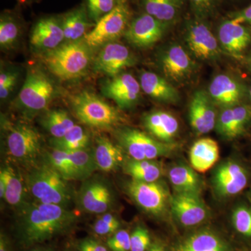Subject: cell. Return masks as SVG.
<instances>
[{
    "instance_id": "1",
    "label": "cell",
    "mask_w": 251,
    "mask_h": 251,
    "mask_svg": "<svg viewBox=\"0 0 251 251\" xmlns=\"http://www.w3.org/2000/svg\"><path fill=\"white\" fill-rule=\"evenodd\" d=\"M16 234L22 247L31 248L70 232L77 216L65 206L25 202L18 208Z\"/></svg>"
},
{
    "instance_id": "2",
    "label": "cell",
    "mask_w": 251,
    "mask_h": 251,
    "mask_svg": "<svg viewBox=\"0 0 251 251\" xmlns=\"http://www.w3.org/2000/svg\"><path fill=\"white\" fill-rule=\"evenodd\" d=\"M91 49L83 40L67 41L55 49L46 51L41 60L57 78L74 80L83 75L90 67Z\"/></svg>"
},
{
    "instance_id": "3",
    "label": "cell",
    "mask_w": 251,
    "mask_h": 251,
    "mask_svg": "<svg viewBox=\"0 0 251 251\" xmlns=\"http://www.w3.org/2000/svg\"><path fill=\"white\" fill-rule=\"evenodd\" d=\"M68 181L45 163L33 168L26 176L25 183L34 202L68 207L73 198L72 189Z\"/></svg>"
},
{
    "instance_id": "4",
    "label": "cell",
    "mask_w": 251,
    "mask_h": 251,
    "mask_svg": "<svg viewBox=\"0 0 251 251\" xmlns=\"http://www.w3.org/2000/svg\"><path fill=\"white\" fill-rule=\"evenodd\" d=\"M75 116L84 125L92 128L109 129L120 125V112L92 92H82L72 99Z\"/></svg>"
},
{
    "instance_id": "5",
    "label": "cell",
    "mask_w": 251,
    "mask_h": 251,
    "mask_svg": "<svg viewBox=\"0 0 251 251\" xmlns=\"http://www.w3.org/2000/svg\"><path fill=\"white\" fill-rule=\"evenodd\" d=\"M8 153L14 159L25 165H32L42 150V136L32 126L25 123L6 126Z\"/></svg>"
},
{
    "instance_id": "6",
    "label": "cell",
    "mask_w": 251,
    "mask_h": 251,
    "mask_svg": "<svg viewBox=\"0 0 251 251\" xmlns=\"http://www.w3.org/2000/svg\"><path fill=\"white\" fill-rule=\"evenodd\" d=\"M117 141L122 150L135 160H155L166 156L175 150L172 143L154 139L141 130L133 128H120L116 132Z\"/></svg>"
},
{
    "instance_id": "7",
    "label": "cell",
    "mask_w": 251,
    "mask_h": 251,
    "mask_svg": "<svg viewBox=\"0 0 251 251\" xmlns=\"http://www.w3.org/2000/svg\"><path fill=\"white\" fill-rule=\"evenodd\" d=\"M130 16L129 9L126 3H119L115 9L97 21L82 40L91 49L114 42L125 34L130 24Z\"/></svg>"
},
{
    "instance_id": "8",
    "label": "cell",
    "mask_w": 251,
    "mask_h": 251,
    "mask_svg": "<svg viewBox=\"0 0 251 251\" xmlns=\"http://www.w3.org/2000/svg\"><path fill=\"white\" fill-rule=\"evenodd\" d=\"M55 94V87L47 75L39 70L28 72L19 95L18 101L29 112L45 110Z\"/></svg>"
},
{
    "instance_id": "9",
    "label": "cell",
    "mask_w": 251,
    "mask_h": 251,
    "mask_svg": "<svg viewBox=\"0 0 251 251\" xmlns=\"http://www.w3.org/2000/svg\"><path fill=\"white\" fill-rule=\"evenodd\" d=\"M126 191L142 209L153 216L163 215L170 205L171 196L168 188L158 181L143 182L132 179L126 184Z\"/></svg>"
},
{
    "instance_id": "10",
    "label": "cell",
    "mask_w": 251,
    "mask_h": 251,
    "mask_svg": "<svg viewBox=\"0 0 251 251\" xmlns=\"http://www.w3.org/2000/svg\"><path fill=\"white\" fill-rule=\"evenodd\" d=\"M249 179L250 172L247 166L238 160L231 159L216 168L213 186L220 198L233 197L247 187Z\"/></svg>"
},
{
    "instance_id": "11",
    "label": "cell",
    "mask_w": 251,
    "mask_h": 251,
    "mask_svg": "<svg viewBox=\"0 0 251 251\" xmlns=\"http://www.w3.org/2000/svg\"><path fill=\"white\" fill-rule=\"evenodd\" d=\"M160 69L165 78L172 84H182L191 78L196 69V63L183 46L170 44L158 58Z\"/></svg>"
},
{
    "instance_id": "12",
    "label": "cell",
    "mask_w": 251,
    "mask_h": 251,
    "mask_svg": "<svg viewBox=\"0 0 251 251\" xmlns=\"http://www.w3.org/2000/svg\"><path fill=\"white\" fill-rule=\"evenodd\" d=\"M168 25L146 13L130 23L125 36L135 47L146 49L161 40Z\"/></svg>"
},
{
    "instance_id": "13",
    "label": "cell",
    "mask_w": 251,
    "mask_h": 251,
    "mask_svg": "<svg viewBox=\"0 0 251 251\" xmlns=\"http://www.w3.org/2000/svg\"><path fill=\"white\" fill-rule=\"evenodd\" d=\"M135 59L128 48L116 42L103 46L94 60V69L108 76L114 77L127 68L133 67Z\"/></svg>"
},
{
    "instance_id": "14",
    "label": "cell",
    "mask_w": 251,
    "mask_h": 251,
    "mask_svg": "<svg viewBox=\"0 0 251 251\" xmlns=\"http://www.w3.org/2000/svg\"><path fill=\"white\" fill-rule=\"evenodd\" d=\"M251 126V105L241 103L223 108L215 128L221 136L233 140L245 135Z\"/></svg>"
},
{
    "instance_id": "15",
    "label": "cell",
    "mask_w": 251,
    "mask_h": 251,
    "mask_svg": "<svg viewBox=\"0 0 251 251\" xmlns=\"http://www.w3.org/2000/svg\"><path fill=\"white\" fill-rule=\"evenodd\" d=\"M186 44L191 53L202 60H215L221 54L219 43L207 25L201 21L188 25Z\"/></svg>"
},
{
    "instance_id": "16",
    "label": "cell",
    "mask_w": 251,
    "mask_h": 251,
    "mask_svg": "<svg viewBox=\"0 0 251 251\" xmlns=\"http://www.w3.org/2000/svg\"><path fill=\"white\" fill-rule=\"evenodd\" d=\"M172 212L180 224L185 227H193L205 221L207 207L201 196L175 193L170 201Z\"/></svg>"
},
{
    "instance_id": "17",
    "label": "cell",
    "mask_w": 251,
    "mask_h": 251,
    "mask_svg": "<svg viewBox=\"0 0 251 251\" xmlns=\"http://www.w3.org/2000/svg\"><path fill=\"white\" fill-rule=\"evenodd\" d=\"M215 103L203 90L193 94L189 105L190 125L197 135L206 134L215 128L217 121Z\"/></svg>"
},
{
    "instance_id": "18",
    "label": "cell",
    "mask_w": 251,
    "mask_h": 251,
    "mask_svg": "<svg viewBox=\"0 0 251 251\" xmlns=\"http://www.w3.org/2000/svg\"><path fill=\"white\" fill-rule=\"evenodd\" d=\"M79 207L90 214H103L111 207L112 194L108 185L99 179L86 181L77 198Z\"/></svg>"
},
{
    "instance_id": "19",
    "label": "cell",
    "mask_w": 251,
    "mask_h": 251,
    "mask_svg": "<svg viewBox=\"0 0 251 251\" xmlns=\"http://www.w3.org/2000/svg\"><path fill=\"white\" fill-rule=\"evenodd\" d=\"M141 86L131 74H122L104 84V96L113 100L120 108H131L139 100Z\"/></svg>"
},
{
    "instance_id": "20",
    "label": "cell",
    "mask_w": 251,
    "mask_h": 251,
    "mask_svg": "<svg viewBox=\"0 0 251 251\" xmlns=\"http://www.w3.org/2000/svg\"><path fill=\"white\" fill-rule=\"evenodd\" d=\"M247 94L245 87L237 79L227 74H219L209 85V94L215 105L223 108L241 104Z\"/></svg>"
},
{
    "instance_id": "21",
    "label": "cell",
    "mask_w": 251,
    "mask_h": 251,
    "mask_svg": "<svg viewBox=\"0 0 251 251\" xmlns=\"http://www.w3.org/2000/svg\"><path fill=\"white\" fill-rule=\"evenodd\" d=\"M65 39L62 22L57 18H42L31 31L30 44L36 49L50 50L58 47Z\"/></svg>"
},
{
    "instance_id": "22",
    "label": "cell",
    "mask_w": 251,
    "mask_h": 251,
    "mask_svg": "<svg viewBox=\"0 0 251 251\" xmlns=\"http://www.w3.org/2000/svg\"><path fill=\"white\" fill-rule=\"evenodd\" d=\"M219 40L225 50L238 56L250 45L251 34L243 24L230 19L220 25Z\"/></svg>"
},
{
    "instance_id": "23",
    "label": "cell",
    "mask_w": 251,
    "mask_h": 251,
    "mask_svg": "<svg viewBox=\"0 0 251 251\" xmlns=\"http://www.w3.org/2000/svg\"><path fill=\"white\" fill-rule=\"evenodd\" d=\"M143 125L156 140L165 143H172L179 129L177 119L163 110L147 114L143 118Z\"/></svg>"
},
{
    "instance_id": "24",
    "label": "cell",
    "mask_w": 251,
    "mask_h": 251,
    "mask_svg": "<svg viewBox=\"0 0 251 251\" xmlns=\"http://www.w3.org/2000/svg\"><path fill=\"white\" fill-rule=\"evenodd\" d=\"M140 84L143 92L154 100L166 103H176L179 101V92L173 84L155 73H142Z\"/></svg>"
},
{
    "instance_id": "25",
    "label": "cell",
    "mask_w": 251,
    "mask_h": 251,
    "mask_svg": "<svg viewBox=\"0 0 251 251\" xmlns=\"http://www.w3.org/2000/svg\"><path fill=\"white\" fill-rule=\"evenodd\" d=\"M192 167L176 164L168 171V178L176 193L201 196L203 189L202 178Z\"/></svg>"
},
{
    "instance_id": "26",
    "label": "cell",
    "mask_w": 251,
    "mask_h": 251,
    "mask_svg": "<svg viewBox=\"0 0 251 251\" xmlns=\"http://www.w3.org/2000/svg\"><path fill=\"white\" fill-rule=\"evenodd\" d=\"M190 163L196 172L204 173L216 164L220 156L219 145L209 138L198 140L191 147Z\"/></svg>"
},
{
    "instance_id": "27",
    "label": "cell",
    "mask_w": 251,
    "mask_h": 251,
    "mask_svg": "<svg viewBox=\"0 0 251 251\" xmlns=\"http://www.w3.org/2000/svg\"><path fill=\"white\" fill-rule=\"evenodd\" d=\"M125 152L121 147L112 143L108 138L99 137L96 140L94 150L97 169L103 172L116 171L126 161Z\"/></svg>"
},
{
    "instance_id": "28",
    "label": "cell",
    "mask_w": 251,
    "mask_h": 251,
    "mask_svg": "<svg viewBox=\"0 0 251 251\" xmlns=\"http://www.w3.org/2000/svg\"><path fill=\"white\" fill-rule=\"evenodd\" d=\"M222 238L210 230H202L191 234L180 243L176 251H213L228 249Z\"/></svg>"
},
{
    "instance_id": "29",
    "label": "cell",
    "mask_w": 251,
    "mask_h": 251,
    "mask_svg": "<svg viewBox=\"0 0 251 251\" xmlns=\"http://www.w3.org/2000/svg\"><path fill=\"white\" fill-rule=\"evenodd\" d=\"M125 174L132 179L143 182H154L163 175V168L155 160H135L126 161L123 165Z\"/></svg>"
},
{
    "instance_id": "30",
    "label": "cell",
    "mask_w": 251,
    "mask_h": 251,
    "mask_svg": "<svg viewBox=\"0 0 251 251\" xmlns=\"http://www.w3.org/2000/svg\"><path fill=\"white\" fill-rule=\"evenodd\" d=\"M0 179L4 181L6 186L4 200L9 205L19 208L25 202L24 181L19 173L9 165L1 167Z\"/></svg>"
},
{
    "instance_id": "31",
    "label": "cell",
    "mask_w": 251,
    "mask_h": 251,
    "mask_svg": "<svg viewBox=\"0 0 251 251\" xmlns=\"http://www.w3.org/2000/svg\"><path fill=\"white\" fill-rule=\"evenodd\" d=\"M64 37L67 41H79L87 34L92 24L87 18L83 7L70 11L65 15L62 21Z\"/></svg>"
},
{
    "instance_id": "32",
    "label": "cell",
    "mask_w": 251,
    "mask_h": 251,
    "mask_svg": "<svg viewBox=\"0 0 251 251\" xmlns=\"http://www.w3.org/2000/svg\"><path fill=\"white\" fill-rule=\"evenodd\" d=\"M90 144V134L80 126L75 125L64 136L52 138L50 145L59 151L72 152L85 150Z\"/></svg>"
},
{
    "instance_id": "33",
    "label": "cell",
    "mask_w": 251,
    "mask_h": 251,
    "mask_svg": "<svg viewBox=\"0 0 251 251\" xmlns=\"http://www.w3.org/2000/svg\"><path fill=\"white\" fill-rule=\"evenodd\" d=\"M147 14L158 21L171 24L177 17L181 9V0H143Z\"/></svg>"
},
{
    "instance_id": "34",
    "label": "cell",
    "mask_w": 251,
    "mask_h": 251,
    "mask_svg": "<svg viewBox=\"0 0 251 251\" xmlns=\"http://www.w3.org/2000/svg\"><path fill=\"white\" fill-rule=\"evenodd\" d=\"M41 125L53 138H62L75 125L69 113L63 110L46 112L41 120Z\"/></svg>"
},
{
    "instance_id": "35",
    "label": "cell",
    "mask_w": 251,
    "mask_h": 251,
    "mask_svg": "<svg viewBox=\"0 0 251 251\" xmlns=\"http://www.w3.org/2000/svg\"><path fill=\"white\" fill-rule=\"evenodd\" d=\"M46 163L52 167L67 181L78 180L77 172L66 151L52 149L50 152L46 153Z\"/></svg>"
},
{
    "instance_id": "36",
    "label": "cell",
    "mask_w": 251,
    "mask_h": 251,
    "mask_svg": "<svg viewBox=\"0 0 251 251\" xmlns=\"http://www.w3.org/2000/svg\"><path fill=\"white\" fill-rule=\"evenodd\" d=\"M67 153L77 172L78 180L87 179L97 169L94 151L85 149Z\"/></svg>"
},
{
    "instance_id": "37",
    "label": "cell",
    "mask_w": 251,
    "mask_h": 251,
    "mask_svg": "<svg viewBox=\"0 0 251 251\" xmlns=\"http://www.w3.org/2000/svg\"><path fill=\"white\" fill-rule=\"evenodd\" d=\"M20 36V25L9 15L1 16L0 19V46L2 50L14 49Z\"/></svg>"
},
{
    "instance_id": "38",
    "label": "cell",
    "mask_w": 251,
    "mask_h": 251,
    "mask_svg": "<svg viewBox=\"0 0 251 251\" xmlns=\"http://www.w3.org/2000/svg\"><path fill=\"white\" fill-rule=\"evenodd\" d=\"M232 223L239 234L251 238V209L247 206L239 205L234 209L232 214Z\"/></svg>"
},
{
    "instance_id": "39",
    "label": "cell",
    "mask_w": 251,
    "mask_h": 251,
    "mask_svg": "<svg viewBox=\"0 0 251 251\" xmlns=\"http://www.w3.org/2000/svg\"><path fill=\"white\" fill-rule=\"evenodd\" d=\"M119 0H87V12L96 23L115 9Z\"/></svg>"
},
{
    "instance_id": "40",
    "label": "cell",
    "mask_w": 251,
    "mask_h": 251,
    "mask_svg": "<svg viewBox=\"0 0 251 251\" xmlns=\"http://www.w3.org/2000/svg\"><path fill=\"white\" fill-rule=\"evenodd\" d=\"M120 227V223L115 216L104 214L94 223L93 229L99 235H108L115 233Z\"/></svg>"
},
{
    "instance_id": "41",
    "label": "cell",
    "mask_w": 251,
    "mask_h": 251,
    "mask_svg": "<svg viewBox=\"0 0 251 251\" xmlns=\"http://www.w3.org/2000/svg\"><path fill=\"white\" fill-rule=\"evenodd\" d=\"M151 245L148 229L143 226H138L130 234V251H147Z\"/></svg>"
},
{
    "instance_id": "42",
    "label": "cell",
    "mask_w": 251,
    "mask_h": 251,
    "mask_svg": "<svg viewBox=\"0 0 251 251\" xmlns=\"http://www.w3.org/2000/svg\"><path fill=\"white\" fill-rule=\"evenodd\" d=\"M112 251H130V234L125 229L117 231L107 242Z\"/></svg>"
},
{
    "instance_id": "43",
    "label": "cell",
    "mask_w": 251,
    "mask_h": 251,
    "mask_svg": "<svg viewBox=\"0 0 251 251\" xmlns=\"http://www.w3.org/2000/svg\"><path fill=\"white\" fill-rule=\"evenodd\" d=\"M193 11L199 17L210 14L215 7L217 0H190Z\"/></svg>"
},
{
    "instance_id": "44",
    "label": "cell",
    "mask_w": 251,
    "mask_h": 251,
    "mask_svg": "<svg viewBox=\"0 0 251 251\" xmlns=\"http://www.w3.org/2000/svg\"><path fill=\"white\" fill-rule=\"evenodd\" d=\"M78 251H108L106 248L92 238H87L79 243Z\"/></svg>"
},
{
    "instance_id": "45",
    "label": "cell",
    "mask_w": 251,
    "mask_h": 251,
    "mask_svg": "<svg viewBox=\"0 0 251 251\" xmlns=\"http://www.w3.org/2000/svg\"><path fill=\"white\" fill-rule=\"evenodd\" d=\"M231 19L241 24H248L251 27V5L230 15Z\"/></svg>"
},
{
    "instance_id": "46",
    "label": "cell",
    "mask_w": 251,
    "mask_h": 251,
    "mask_svg": "<svg viewBox=\"0 0 251 251\" xmlns=\"http://www.w3.org/2000/svg\"><path fill=\"white\" fill-rule=\"evenodd\" d=\"M18 73L11 71H1L0 74V87H3L9 82L18 80Z\"/></svg>"
},
{
    "instance_id": "47",
    "label": "cell",
    "mask_w": 251,
    "mask_h": 251,
    "mask_svg": "<svg viewBox=\"0 0 251 251\" xmlns=\"http://www.w3.org/2000/svg\"><path fill=\"white\" fill-rule=\"evenodd\" d=\"M0 251H14L11 241L2 230L0 233Z\"/></svg>"
},
{
    "instance_id": "48",
    "label": "cell",
    "mask_w": 251,
    "mask_h": 251,
    "mask_svg": "<svg viewBox=\"0 0 251 251\" xmlns=\"http://www.w3.org/2000/svg\"><path fill=\"white\" fill-rule=\"evenodd\" d=\"M28 251H54L53 248L50 247H41V246H35L31 247Z\"/></svg>"
},
{
    "instance_id": "49",
    "label": "cell",
    "mask_w": 251,
    "mask_h": 251,
    "mask_svg": "<svg viewBox=\"0 0 251 251\" xmlns=\"http://www.w3.org/2000/svg\"><path fill=\"white\" fill-rule=\"evenodd\" d=\"M5 194H6V186L4 181L2 179H0V198L1 199H4Z\"/></svg>"
},
{
    "instance_id": "50",
    "label": "cell",
    "mask_w": 251,
    "mask_h": 251,
    "mask_svg": "<svg viewBox=\"0 0 251 251\" xmlns=\"http://www.w3.org/2000/svg\"><path fill=\"white\" fill-rule=\"evenodd\" d=\"M159 247L160 244H158V243H154V244H152L150 246V247L149 248L148 250L147 251H158Z\"/></svg>"
},
{
    "instance_id": "51",
    "label": "cell",
    "mask_w": 251,
    "mask_h": 251,
    "mask_svg": "<svg viewBox=\"0 0 251 251\" xmlns=\"http://www.w3.org/2000/svg\"><path fill=\"white\" fill-rule=\"evenodd\" d=\"M246 63H247V65L248 68H249V70L251 72V54L249 57H247V59H246Z\"/></svg>"
},
{
    "instance_id": "52",
    "label": "cell",
    "mask_w": 251,
    "mask_h": 251,
    "mask_svg": "<svg viewBox=\"0 0 251 251\" xmlns=\"http://www.w3.org/2000/svg\"><path fill=\"white\" fill-rule=\"evenodd\" d=\"M247 197L249 198V201L251 202V186L250 188V190H249V192L247 193Z\"/></svg>"
},
{
    "instance_id": "53",
    "label": "cell",
    "mask_w": 251,
    "mask_h": 251,
    "mask_svg": "<svg viewBox=\"0 0 251 251\" xmlns=\"http://www.w3.org/2000/svg\"><path fill=\"white\" fill-rule=\"evenodd\" d=\"M248 94H249V98H250L251 102V85L250 87L249 88V90H248Z\"/></svg>"
},
{
    "instance_id": "54",
    "label": "cell",
    "mask_w": 251,
    "mask_h": 251,
    "mask_svg": "<svg viewBox=\"0 0 251 251\" xmlns=\"http://www.w3.org/2000/svg\"><path fill=\"white\" fill-rule=\"evenodd\" d=\"M158 251H166V249H164V247L163 246L160 244L159 249H158Z\"/></svg>"
},
{
    "instance_id": "55",
    "label": "cell",
    "mask_w": 251,
    "mask_h": 251,
    "mask_svg": "<svg viewBox=\"0 0 251 251\" xmlns=\"http://www.w3.org/2000/svg\"><path fill=\"white\" fill-rule=\"evenodd\" d=\"M229 251L228 249H223V250H217V251Z\"/></svg>"
},
{
    "instance_id": "56",
    "label": "cell",
    "mask_w": 251,
    "mask_h": 251,
    "mask_svg": "<svg viewBox=\"0 0 251 251\" xmlns=\"http://www.w3.org/2000/svg\"><path fill=\"white\" fill-rule=\"evenodd\" d=\"M126 0H119V3L125 2Z\"/></svg>"
},
{
    "instance_id": "57",
    "label": "cell",
    "mask_w": 251,
    "mask_h": 251,
    "mask_svg": "<svg viewBox=\"0 0 251 251\" xmlns=\"http://www.w3.org/2000/svg\"><path fill=\"white\" fill-rule=\"evenodd\" d=\"M19 1H25V0H19Z\"/></svg>"
}]
</instances>
